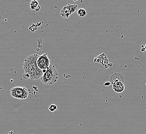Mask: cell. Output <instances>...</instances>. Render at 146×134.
<instances>
[{
  "instance_id": "cell-1",
  "label": "cell",
  "mask_w": 146,
  "mask_h": 134,
  "mask_svg": "<svg viewBox=\"0 0 146 134\" xmlns=\"http://www.w3.org/2000/svg\"><path fill=\"white\" fill-rule=\"evenodd\" d=\"M39 56L37 54L29 55L24 60L23 64L25 73L28 74L31 80L40 79L44 74L42 70L38 67L37 62Z\"/></svg>"
},
{
  "instance_id": "cell-2",
  "label": "cell",
  "mask_w": 146,
  "mask_h": 134,
  "mask_svg": "<svg viewBox=\"0 0 146 134\" xmlns=\"http://www.w3.org/2000/svg\"><path fill=\"white\" fill-rule=\"evenodd\" d=\"M58 79L59 74L56 67L54 65L50 64L40 79L42 84L47 86H51L56 83Z\"/></svg>"
},
{
  "instance_id": "cell-3",
  "label": "cell",
  "mask_w": 146,
  "mask_h": 134,
  "mask_svg": "<svg viewBox=\"0 0 146 134\" xmlns=\"http://www.w3.org/2000/svg\"><path fill=\"white\" fill-rule=\"evenodd\" d=\"M11 95L12 97L18 100H25L28 98L29 91L25 87H15L11 90Z\"/></svg>"
},
{
  "instance_id": "cell-4",
  "label": "cell",
  "mask_w": 146,
  "mask_h": 134,
  "mask_svg": "<svg viewBox=\"0 0 146 134\" xmlns=\"http://www.w3.org/2000/svg\"><path fill=\"white\" fill-rule=\"evenodd\" d=\"M37 64L40 70H42L44 73L48 69L50 66V61L48 58L47 54H44L39 56L37 59Z\"/></svg>"
},
{
  "instance_id": "cell-5",
  "label": "cell",
  "mask_w": 146,
  "mask_h": 134,
  "mask_svg": "<svg viewBox=\"0 0 146 134\" xmlns=\"http://www.w3.org/2000/svg\"><path fill=\"white\" fill-rule=\"evenodd\" d=\"M78 6L76 4H68L62 8L60 12L61 17L65 19H68L70 17L72 14L76 11L77 9Z\"/></svg>"
},
{
  "instance_id": "cell-6",
  "label": "cell",
  "mask_w": 146,
  "mask_h": 134,
  "mask_svg": "<svg viewBox=\"0 0 146 134\" xmlns=\"http://www.w3.org/2000/svg\"><path fill=\"white\" fill-rule=\"evenodd\" d=\"M110 82L112 85L117 83L118 82H122L124 83V80L123 76L119 73L114 74L111 76Z\"/></svg>"
},
{
  "instance_id": "cell-7",
  "label": "cell",
  "mask_w": 146,
  "mask_h": 134,
  "mask_svg": "<svg viewBox=\"0 0 146 134\" xmlns=\"http://www.w3.org/2000/svg\"><path fill=\"white\" fill-rule=\"evenodd\" d=\"M112 88L115 92L121 93L124 91L125 89V87L123 83L122 82H118L116 84L112 85Z\"/></svg>"
},
{
  "instance_id": "cell-8",
  "label": "cell",
  "mask_w": 146,
  "mask_h": 134,
  "mask_svg": "<svg viewBox=\"0 0 146 134\" xmlns=\"http://www.w3.org/2000/svg\"><path fill=\"white\" fill-rule=\"evenodd\" d=\"M30 8L31 10L32 11H38L40 9V7L39 6V3L37 1L33 0V1H32V2L30 3Z\"/></svg>"
},
{
  "instance_id": "cell-9",
  "label": "cell",
  "mask_w": 146,
  "mask_h": 134,
  "mask_svg": "<svg viewBox=\"0 0 146 134\" xmlns=\"http://www.w3.org/2000/svg\"><path fill=\"white\" fill-rule=\"evenodd\" d=\"M77 13V14L78 15L79 17L83 18V17H84L86 16L87 11L84 9L80 8V9H78Z\"/></svg>"
},
{
  "instance_id": "cell-10",
  "label": "cell",
  "mask_w": 146,
  "mask_h": 134,
  "mask_svg": "<svg viewBox=\"0 0 146 134\" xmlns=\"http://www.w3.org/2000/svg\"><path fill=\"white\" fill-rule=\"evenodd\" d=\"M57 108H58V107L55 104H52L49 107L48 109L50 112H56Z\"/></svg>"
},
{
  "instance_id": "cell-11",
  "label": "cell",
  "mask_w": 146,
  "mask_h": 134,
  "mask_svg": "<svg viewBox=\"0 0 146 134\" xmlns=\"http://www.w3.org/2000/svg\"><path fill=\"white\" fill-rule=\"evenodd\" d=\"M23 77L25 79H27L30 78V76L28 74H26V73H24Z\"/></svg>"
},
{
  "instance_id": "cell-12",
  "label": "cell",
  "mask_w": 146,
  "mask_h": 134,
  "mask_svg": "<svg viewBox=\"0 0 146 134\" xmlns=\"http://www.w3.org/2000/svg\"><path fill=\"white\" fill-rule=\"evenodd\" d=\"M110 84H111L110 82H106V83L104 84V85H105V86H110Z\"/></svg>"
},
{
  "instance_id": "cell-13",
  "label": "cell",
  "mask_w": 146,
  "mask_h": 134,
  "mask_svg": "<svg viewBox=\"0 0 146 134\" xmlns=\"http://www.w3.org/2000/svg\"><path fill=\"white\" fill-rule=\"evenodd\" d=\"M141 52H145V51H146V49L145 48V47H143H143H141Z\"/></svg>"
},
{
  "instance_id": "cell-14",
  "label": "cell",
  "mask_w": 146,
  "mask_h": 134,
  "mask_svg": "<svg viewBox=\"0 0 146 134\" xmlns=\"http://www.w3.org/2000/svg\"><path fill=\"white\" fill-rule=\"evenodd\" d=\"M145 49H146V44L145 45Z\"/></svg>"
}]
</instances>
